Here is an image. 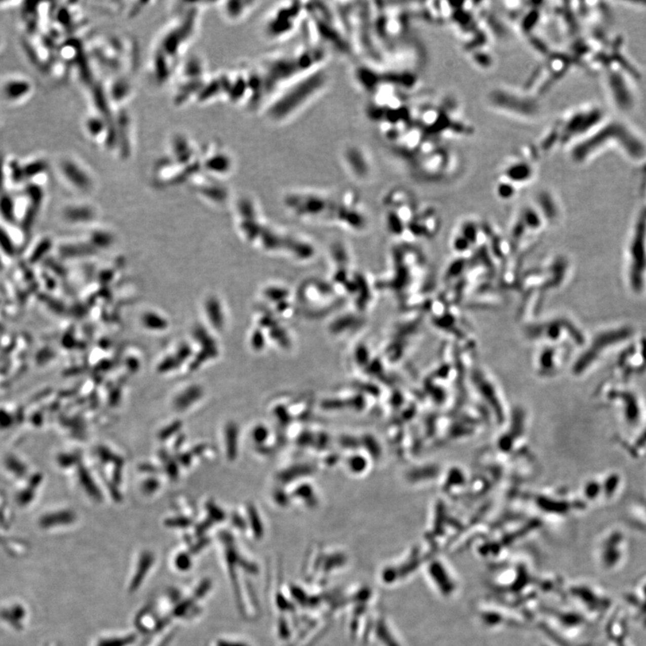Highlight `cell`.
<instances>
[{
	"label": "cell",
	"mask_w": 646,
	"mask_h": 646,
	"mask_svg": "<svg viewBox=\"0 0 646 646\" xmlns=\"http://www.w3.org/2000/svg\"><path fill=\"white\" fill-rule=\"evenodd\" d=\"M329 56V51L324 48L306 40L289 50L267 55L258 65L264 86L265 104L284 86L327 66Z\"/></svg>",
	"instance_id": "cell-1"
},
{
	"label": "cell",
	"mask_w": 646,
	"mask_h": 646,
	"mask_svg": "<svg viewBox=\"0 0 646 646\" xmlns=\"http://www.w3.org/2000/svg\"><path fill=\"white\" fill-rule=\"evenodd\" d=\"M330 84V73L325 67L306 74L276 92L263 106L264 116L274 125L293 121L320 98Z\"/></svg>",
	"instance_id": "cell-2"
},
{
	"label": "cell",
	"mask_w": 646,
	"mask_h": 646,
	"mask_svg": "<svg viewBox=\"0 0 646 646\" xmlns=\"http://www.w3.org/2000/svg\"><path fill=\"white\" fill-rule=\"evenodd\" d=\"M306 2V19L301 31L306 41L330 52L351 56L355 51L335 3Z\"/></svg>",
	"instance_id": "cell-3"
},
{
	"label": "cell",
	"mask_w": 646,
	"mask_h": 646,
	"mask_svg": "<svg viewBox=\"0 0 646 646\" xmlns=\"http://www.w3.org/2000/svg\"><path fill=\"white\" fill-rule=\"evenodd\" d=\"M306 19V2H279L267 14L262 24L263 36L271 43L286 42L301 31Z\"/></svg>",
	"instance_id": "cell-4"
},
{
	"label": "cell",
	"mask_w": 646,
	"mask_h": 646,
	"mask_svg": "<svg viewBox=\"0 0 646 646\" xmlns=\"http://www.w3.org/2000/svg\"><path fill=\"white\" fill-rule=\"evenodd\" d=\"M534 158L533 152L523 148L504 162L498 180V192L502 198H512L516 194L513 183L525 186L533 180L536 169Z\"/></svg>",
	"instance_id": "cell-5"
},
{
	"label": "cell",
	"mask_w": 646,
	"mask_h": 646,
	"mask_svg": "<svg viewBox=\"0 0 646 646\" xmlns=\"http://www.w3.org/2000/svg\"><path fill=\"white\" fill-rule=\"evenodd\" d=\"M340 162L345 171L357 181H366L373 175L374 163L372 156L359 144H346L341 149Z\"/></svg>",
	"instance_id": "cell-6"
},
{
	"label": "cell",
	"mask_w": 646,
	"mask_h": 646,
	"mask_svg": "<svg viewBox=\"0 0 646 646\" xmlns=\"http://www.w3.org/2000/svg\"><path fill=\"white\" fill-rule=\"evenodd\" d=\"M33 92V83L24 74H9L0 80V99L8 104L18 105L27 102Z\"/></svg>",
	"instance_id": "cell-7"
},
{
	"label": "cell",
	"mask_w": 646,
	"mask_h": 646,
	"mask_svg": "<svg viewBox=\"0 0 646 646\" xmlns=\"http://www.w3.org/2000/svg\"><path fill=\"white\" fill-rule=\"evenodd\" d=\"M0 615L9 616L10 618L1 620L7 627L21 631L26 626L28 620L27 609L23 603L18 601H9L0 607Z\"/></svg>",
	"instance_id": "cell-8"
},
{
	"label": "cell",
	"mask_w": 646,
	"mask_h": 646,
	"mask_svg": "<svg viewBox=\"0 0 646 646\" xmlns=\"http://www.w3.org/2000/svg\"><path fill=\"white\" fill-rule=\"evenodd\" d=\"M260 2L258 1H239L227 3L225 8V16L232 21H240L250 16L255 9L258 8Z\"/></svg>",
	"instance_id": "cell-9"
},
{
	"label": "cell",
	"mask_w": 646,
	"mask_h": 646,
	"mask_svg": "<svg viewBox=\"0 0 646 646\" xmlns=\"http://www.w3.org/2000/svg\"><path fill=\"white\" fill-rule=\"evenodd\" d=\"M201 396H202V390L200 387L198 386L189 387L188 390H186L180 395L177 397L176 400L174 401V407H176L177 410H184L185 408L189 407L192 404L199 400Z\"/></svg>",
	"instance_id": "cell-10"
},
{
	"label": "cell",
	"mask_w": 646,
	"mask_h": 646,
	"mask_svg": "<svg viewBox=\"0 0 646 646\" xmlns=\"http://www.w3.org/2000/svg\"><path fill=\"white\" fill-rule=\"evenodd\" d=\"M79 478L81 480L83 486L85 487L86 492L89 493V496L95 499V500H101L102 499V493L100 492L97 486L95 485L93 478L90 476L89 472L85 469L81 468L79 470Z\"/></svg>",
	"instance_id": "cell-11"
},
{
	"label": "cell",
	"mask_w": 646,
	"mask_h": 646,
	"mask_svg": "<svg viewBox=\"0 0 646 646\" xmlns=\"http://www.w3.org/2000/svg\"><path fill=\"white\" fill-rule=\"evenodd\" d=\"M97 452H98L100 459H102V462H114L117 467H122L123 465V461H122V459L119 458L117 455L113 454L110 450H108L105 447H99Z\"/></svg>",
	"instance_id": "cell-12"
},
{
	"label": "cell",
	"mask_w": 646,
	"mask_h": 646,
	"mask_svg": "<svg viewBox=\"0 0 646 646\" xmlns=\"http://www.w3.org/2000/svg\"><path fill=\"white\" fill-rule=\"evenodd\" d=\"M160 456L161 459L166 463V471L169 476L172 478H176L178 477V467L176 463L169 457L166 451H161Z\"/></svg>",
	"instance_id": "cell-13"
},
{
	"label": "cell",
	"mask_w": 646,
	"mask_h": 646,
	"mask_svg": "<svg viewBox=\"0 0 646 646\" xmlns=\"http://www.w3.org/2000/svg\"><path fill=\"white\" fill-rule=\"evenodd\" d=\"M180 427H181V422H180V421H176L174 423L171 424L170 426L165 427L163 430L161 431L160 434H159V438L161 440L168 439L169 437H171L172 435H174L177 431L180 429Z\"/></svg>",
	"instance_id": "cell-14"
},
{
	"label": "cell",
	"mask_w": 646,
	"mask_h": 646,
	"mask_svg": "<svg viewBox=\"0 0 646 646\" xmlns=\"http://www.w3.org/2000/svg\"><path fill=\"white\" fill-rule=\"evenodd\" d=\"M191 524H192V521L188 518H184V517L172 518V519H169V520L166 521V525L171 526V527L183 528V527H188Z\"/></svg>",
	"instance_id": "cell-15"
},
{
	"label": "cell",
	"mask_w": 646,
	"mask_h": 646,
	"mask_svg": "<svg viewBox=\"0 0 646 646\" xmlns=\"http://www.w3.org/2000/svg\"><path fill=\"white\" fill-rule=\"evenodd\" d=\"M159 487V482L156 478L146 479L142 486V489L145 493H152Z\"/></svg>",
	"instance_id": "cell-16"
},
{
	"label": "cell",
	"mask_w": 646,
	"mask_h": 646,
	"mask_svg": "<svg viewBox=\"0 0 646 646\" xmlns=\"http://www.w3.org/2000/svg\"><path fill=\"white\" fill-rule=\"evenodd\" d=\"M207 510H208V513H209V515L213 519H215V521L223 520V513L216 506L213 505L212 503H208L207 504Z\"/></svg>",
	"instance_id": "cell-17"
},
{
	"label": "cell",
	"mask_w": 646,
	"mask_h": 646,
	"mask_svg": "<svg viewBox=\"0 0 646 646\" xmlns=\"http://www.w3.org/2000/svg\"><path fill=\"white\" fill-rule=\"evenodd\" d=\"M179 461H180L182 465L188 466V464L192 462V454L191 453H184V454L180 455Z\"/></svg>",
	"instance_id": "cell-18"
},
{
	"label": "cell",
	"mask_w": 646,
	"mask_h": 646,
	"mask_svg": "<svg viewBox=\"0 0 646 646\" xmlns=\"http://www.w3.org/2000/svg\"><path fill=\"white\" fill-rule=\"evenodd\" d=\"M210 526H211V521H209V520H206V521L202 522L200 526H198V527H197V533H198V534H201V533H203L204 531H205L206 529H208V528H209Z\"/></svg>",
	"instance_id": "cell-19"
},
{
	"label": "cell",
	"mask_w": 646,
	"mask_h": 646,
	"mask_svg": "<svg viewBox=\"0 0 646 646\" xmlns=\"http://www.w3.org/2000/svg\"><path fill=\"white\" fill-rule=\"evenodd\" d=\"M139 469L143 472H148V473H156V472L158 471V469H157L153 465H150V464H143Z\"/></svg>",
	"instance_id": "cell-20"
},
{
	"label": "cell",
	"mask_w": 646,
	"mask_h": 646,
	"mask_svg": "<svg viewBox=\"0 0 646 646\" xmlns=\"http://www.w3.org/2000/svg\"><path fill=\"white\" fill-rule=\"evenodd\" d=\"M205 449H206V446H205V445H200V446L195 447V448L193 449V450H192V452H193V454L194 455H199L200 454V453H201Z\"/></svg>",
	"instance_id": "cell-21"
},
{
	"label": "cell",
	"mask_w": 646,
	"mask_h": 646,
	"mask_svg": "<svg viewBox=\"0 0 646 646\" xmlns=\"http://www.w3.org/2000/svg\"><path fill=\"white\" fill-rule=\"evenodd\" d=\"M3 43H4V42H3V38H2V35L0 34V50L2 49V46H3Z\"/></svg>",
	"instance_id": "cell-22"
}]
</instances>
